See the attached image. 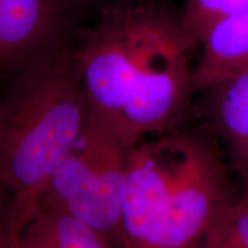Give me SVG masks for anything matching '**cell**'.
Wrapping results in <instances>:
<instances>
[{
	"label": "cell",
	"mask_w": 248,
	"mask_h": 248,
	"mask_svg": "<svg viewBox=\"0 0 248 248\" xmlns=\"http://www.w3.org/2000/svg\"><path fill=\"white\" fill-rule=\"evenodd\" d=\"M230 170L203 125H177L137 142L124 176L121 248H199L214 216L234 198Z\"/></svg>",
	"instance_id": "cell-2"
},
{
	"label": "cell",
	"mask_w": 248,
	"mask_h": 248,
	"mask_svg": "<svg viewBox=\"0 0 248 248\" xmlns=\"http://www.w3.org/2000/svg\"><path fill=\"white\" fill-rule=\"evenodd\" d=\"M247 2L248 0H186L179 22L192 51L199 48L214 24Z\"/></svg>",
	"instance_id": "cell-10"
},
{
	"label": "cell",
	"mask_w": 248,
	"mask_h": 248,
	"mask_svg": "<svg viewBox=\"0 0 248 248\" xmlns=\"http://www.w3.org/2000/svg\"><path fill=\"white\" fill-rule=\"evenodd\" d=\"M199 248H200V247H199Z\"/></svg>",
	"instance_id": "cell-14"
},
{
	"label": "cell",
	"mask_w": 248,
	"mask_h": 248,
	"mask_svg": "<svg viewBox=\"0 0 248 248\" xmlns=\"http://www.w3.org/2000/svg\"><path fill=\"white\" fill-rule=\"evenodd\" d=\"M88 120L69 44L18 73L0 104V184L11 193L4 224L26 228Z\"/></svg>",
	"instance_id": "cell-3"
},
{
	"label": "cell",
	"mask_w": 248,
	"mask_h": 248,
	"mask_svg": "<svg viewBox=\"0 0 248 248\" xmlns=\"http://www.w3.org/2000/svg\"><path fill=\"white\" fill-rule=\"evenodd\" d=\"M200 248H248V197L241 192L223 204L210 222Z\"/></svg>",
	"instance_id": "cell-9"
},
{
	"label": "cell",
	"mask_w": 248,
	"mask_h": 248,
	"mask_svg": "<svg viewBox=\"0 0 248 248\" xmlns=\"http://www.w3.org/2000/svg\"><path fill=\"white\" fill-rule=\"evenodd\" d=\"M203 126L224 152L243 187L248 185V67L201 91Z\"/></svg>",
	"instance_id": "cell-6"
},
{
	"label": "cell",
	"mask_w": 248,
	"mask_h": 248,
	"mask_svg": "<svg viewBox=\"0 0 248 248\" xmlns=\"http://www.w3.org/2000/svg\"><path fill=\"white\" fill-rule=\"evenodd\" d=\"M24 234L33 248H115L47 195L39 201Z\"/></svg>",
	"instance_id": "cell-8"
},
{
	"label": "cell",
	"mask_w": 248,
	"mask_h": 248,
	"mask_svg": "<svg viewBox=\"0 0 248 248\" xmlns=\"http://www.w3.org/2000/svg\"><path fill=\"white\" fill-rule=\"evenodd\" d=\"M2 191H4V187H2V185L0 184V197H1V193H2Z\"/></svg>",
	"instance_id": "cell-13"
},
{
	"label": "cell",
	"mask_w": 248,
	"mask_h": 248,
	"mask_svg": "<svg viewBox=\"0 0 248 248\" xmlns=\"http://www.w3.org/2000/svg\"><path fill=\"white\" fill-rule=\"evenodd\" d=\"M243 193L248 197V185H246L245 187H243Z\"/></svg>",
	"instance_id": "cell-12"
},
{
	"label": "cell",
	"mask_w": 248,
	"mask_h": 248,
	"mask_svg": "<svg viewBox=\"0 0 248 248\" xmlns=\"http://www.w3.org/2000/svg\"><path fill=\"white\" fill-rule=\"evenodd\" d=\"M192 52L169 9L108 6L75 51L89 117L131 147L177 126L195 94Z\"/></svg>",
	"instance_id": "cell-1"
},
{
	"label": "cell",
	"mask_w": 248,
	"mask_h": 248,
	"mask_svg": "<svg viewBox=\"0 0 248 248\" xmlns=\"http://www.w3.org/2000/svg\"><path fill=\"white\" fill-rule=\"evenodd\" d=\"M74 0H0V68L17 73L68 44Z\"/></svg>",
	"instance_id": "cell-5"
},
{
	"label": "cell",
	"mask_w": 248,
	"mask_h": 248,
	"mask_svg": "<svg viewBox=\"0 0 248 248\" xmlns=\"http://www.w3.org/2000/svg\"><path fill=\"white\" fill-rule=\"evenodd\" d=\"M131 146L95 120L55 170L45 195L121 248L125 167Z\"/></svg>",
	"instance_id": "cell-4"
},
{
	"label": "cell",
	"mask_w": 248,
	"mask_h": 248,
	"mask_svg": "<svg viewBox=\"0 0 248 248\" xmlns=\"http://www.w3.org/2000/svg\"><path fill=\"white\" fill-rule=\"evenodd\" d=\"M199 47L193 68L195 93L248 67V2L214 24Z\"/></svg>",
	"instance_id": "cell-7"
},
{
	"label": "cell",
	"mask_w": 248,
	"mask_h": 248,
	"mask_svg": "<svg viewBox=\"0 0 248 248\" xmlns=\"http://www.w3.org/2000/svg\"><path fill=\"white\" fill-rule=\"evenodd\" d=\"M0 248H33L24 234V229L9 228L0 221Z\"/></svg>",
	"instance_id": "cell-11"
}]
</instances>
